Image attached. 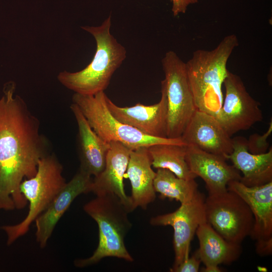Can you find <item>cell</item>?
Masks as SVG:
<instances>
[{
  "label": "cell",
  "instance_id": "obj_13",
  "mask_svg": "<svg viewBox=\"0 0 272 272\" xmlns=\"http://www.w3.org/2000/svg\"><path fill=\"white\" fill-rule=\"evenodd\" d=\"M92 181V176L79 169L47 209L36 219L35 238L40 248L46 246L57 223L74 199L82 194L91 191Z\"/></svg>",
  "mask_w": 272,
  "mask_h": 272
},
{
  "label": "cell",
  "instance_id": "obj_19",
  "mask_svg": "<svg viewBox=\"0 0 272 272\" xmlns=\"http://www.w3.org/2000/svg\"><path fill=\"white\" fill-rule=\"evenodd\" d=\"M152 166L148 147L131 150L126 172L131 185L130 196L134 210L138 207L146 210L156 198V172Z\"/></svg>",
  "mask_w": 272,
  "mask_h": 272
},
{
  "label": "cell",
  "instance_id": "obj_1",
  "mask_svg": "<svg viewBox=\"0 0 272 272\" xmlns=\"http://www.w3.org/2000/svg\"><path fill=\"white\" fill-rule=\"evenodd\" d=\"M15 90L14 82L6 84L0 98V210L7 211L28 205L21 184L36 174L39 161L49 153L38 119Z\"/></svg>",
  "mask_w": 272,
  "mask_h": 272
},
{
  "label": "cell",
  "instance_id": "obj_8",
  "mask_svg": "<svg viewBox=\"0 0 272 272\" xmlns=\"http://www.w3.org/2000/svg\"><path fill=\"white\" fill-rule=\"evenodd\" d=\"M205 206L207 222L225 239L241 244L250 236L254 217L248 205L236 193L228 189L208 194Z\"/></svg>",
  "mask_w": 272,
  "mask_h": 272
},
{
  "label": "cell",
  "instance_id": "obj_18",
  "mask_svg": "<svg viewBox=\"0 0 272 272\" xmlns=\"http://www.w3.org/2000/svg\"><path fill=\"white\" fill-rule=\"evenodd\" d=\"M70 108L78 125L79 169L96 177L105 167L110 143L103 140L93 130L76 104L73 103Z\"/></svg>",
  "mask_w": 272,
  "mask_h": 272
},
{
  "label": "cell",
  "instance_id": "obj_9",
  "mask_svg": "<svg viewBox=\"0 0 272 272\" xmlns=\"http://www.w3.org/2000/svg\"><path fill=\"white\" fill-rule=\"evenodd\" d=\"M223 84L225 98L216 118L230 137L262 121L260 103L248 92L239 76L229 71Z\"/></svg>",
  "mask_w": 272,
  "mask_h": 272
},
{
  "label": "cell",
  "instance_id": "obj_2",
  "mask_svg": "<svg viewBox=\"0 0 272 272\" xmlns=\"http://www.w3.org/2000/svg\"><path fill=\"white\" fill-rule=\"evenodd\" d=\"M239 45L232 34L211 50L198 49L186 62L189 87L196 109L216 117L223 102L222 85L229 70L228 60Z\"/></svg>",
  "mask_w": 272,
  "mask_h": 272
},
{
  "label": "cell",
  "instance_id": "obj_25",
  "mask_svg": "<svg viewBox=\"0 0 272 272\" xmlns=\"http://www.w3.org/2000/svg\"><path fill=\"white\" fill-rule=\"evenodd\" d=\"M172 3V12L174 16L186 12L188 6L196 3L198 0H170Z\"/></svg>",
  "mask_w": 272,
  "mask_h": 272
},
{
  "label": "cell",
  "instance_id": "obj_4",
  "mask_svg": "<svg viewBox=\"0 0 272 272\" xmlns=\"http://www.w3.org/2000/svg\"><path fill=\"white\" fill-rule=\"evenodd\" d=\"M83 209L98 225V244L91 256L76 259L75 266L86 267L107 257L132 262L133 257L126 249L124 242L132 227L128 217L129 212L118 197L113 193L96 195L84 206Z\"/></svg>",
  "mask_w": 272,
  "mask_h": 272
},
{
  "label": "cell",
  "instance_id": "obj_10",
  "mask_svg": "<svg viewBox=\"0 0 272 272\" xmlns=\"http://www.w3.org/2000/svg\"><path fill=\"white\" fill-rule=\"evenodd\" d=\"M203 194L198 190L192 198L175 211L151 218L154 226H171L174 231L173 246L175 254L173 268L189 256L191 240L198 227L207 222Z\"/></svg>",
  "mask_w": 272,
  "mask_h": 272
},
{
  "label": "cell",
  "instance_id": "obj_22",
  "mask_svg": "<svg viewBox=\"0 0 272 272\" xmlns=\"http://www.w3.org/2000/svg\"><path fill=\"white\" fill-rule=\"evenodd\" d=\"M154 188L160 197L175 199L180 203L190 200L198 190L195 179L187 180L176 176L166 169H157L154 180Z\"/></svg>",
  "mask_w": 272,
  "mask_h": 272
},
{
  "label": "cell",
  "instance_id": "obj_15",
  "mask_svg": "<svg viewBox=\"0 0 272 272\" xmlns=\"http://www.w3.org/2000/svg\"><path fill=\"white\" fill-rule=\"evenodd\" d=\"M227 159L219 155L187 145L186 161L191 172L200 177L206 184L208 194H218L228 190V183L240 180V171L228 164Z\"/></svg>",
  "mask_w": 272,
  "mask_h": 272
},
{
  "label": "cell",
  "instance_id": "obj_5",
  "mask_svg": "<svg viewBox=\"0 0 272 272\" xmlns=\"http://www.w3.org/2000/svg\"><path fill=\"white\" fill-rule=\"evenodd\" d=\"M62 171V166L54 154L48 153L39 161L36 174L22 181L20 191L29 203V210L18 224L0 226L6 234L8 245L28 232L31 224L63 188L66 182Z\"/></svg>",
  "mask_w": 272,
  "mask_h": 272
},
{
  "label": "cell",
  "instance_id": "obj_21",
  "mask_svg": "<svg viewBox=\"0 0 272 272\" xmlns=\"http://www.w3.org/2000/svg\"><path fill=\"white\" fill-rule=\"evenodd\" d=\"M187 145L159 144L148 147L152 166L157 169L170 170L176 176L187 179H195L186 161Z\"/></svg>",
  "mask_w": 272,
  "mask_h": 272
},
{
  "label": "cell",
  "instance_id": "obj_23",
  "mask_svg": "<svg viewBox=\"0 0 272 272\" xmlns=\"http://www.w3.org/2000/svg\"><path fill=\"white\" fill-rule=\"evenodd\" d=\"M271 120L267 131L262 135L257 134L251 135L247 140L248 150L253 154H261L267 152L269 144L267 142L268 137L271 133Z\"/></svg>",
  "mask_w": 272,
  "mask_h": 272
},
{
  "label": "cell",
  "instance_id": "obj_17",
  "mask_svg": "<svg viewBox=\"0 0 272 272\" xmlns=\"http://www.w3.org/2000/svg\"><path fill=\"white\" fill-rule=\"evenodd\" d=\"M233 151L225 158L242 173L241 181L247 186H256L272 181V148L264 153L248 150L247 140L238 136L232 139Z\"/></svg>",
  "mask_w": 272,
  "mask_h": 272
},
{
  "label": "cell",
  "instance_id": "obj_16",
  "mask_svg": "<svg viewBox=\"0 0 272 272\" xmlns=\"http://www.w3.org/2000/svg\"><path fill=\"white\" fill-rule=\"evenodd\" d=\"M110 143L105 167L98 175L93 178L91 192L96 195L106 193L116 195L131 213L134 209L130 196L125 192L123 181L131 150L119 142Z\"/></svg>",
  "mask_w": 272,
  "mask_h": 272
},
{
  "label": "cell",
  "instance_id": "obj_11",
  "mask_svg": "<svg viewBox=\"0 0 272 272\" xmlns=\"http://www.w3.org/2000/svg\"><path fill=\"white\" fill-rule=\"evenodd\" d=\"M229 190L246 202L254 217L250 236L256 241V250L261 256L272 252V181L256 186H247L239 180L230 181Z\"/></svg>",
  "mask_w": 272,
  "mask_h": 272
},
{
  "label": "cell",
  "instance_id": "obj_12",
  "mask_svg": "<svg viewBox=\"0 0 272 272\" xmlns=\"http://www.w3.org/2000/svg\"><path fill=\"white\" fill-rule=\"evenodd\" d=\"M106 103L111 114L120 122L132 126L143 133L157 138H167L168 108L164 82H161V97L157 103L145 105L137 103L120 107L106 95Z\"/></svg>",
  "mask_w": 272,
  "mask_h": 272
},
{
  "label": "cell",
  "instance_id": "obj_14",
  "mask_svg": "<svg viewBox=\"0 0 272 272\" xmlns=\"http://www.w3.org/2000/svg\"><path fill=\"white\" fill-rule=\"evenodd\" d=\"M181 138L187 145L224 158L233 151L232 139L217 118L197 109Z\"/></svg>",
  "mask_w": 272,
  "mask_h": 272
},
{
  "label": "cell",
  "instance_id": "obj_7",
  "mask_svg": "<svg viewBox=\"0 0 272 272\" xmlns=\"http://www.w3.org/2000/svg\"><path fill=\"white\" fill-rule=\"evenodd\" d=\"M168 108L167 138H181L197 110L189 87L186 63L173 51L162 59Z\"/></svg>",
  "mask_w": 272,
  "mask_h": 272
},
{
  "label": "cell",
  "instance_id": "obj_20",
  "mask_svg": "<svg viewBox=\"0 0 272 272\" xmlns=\"http://www.w3.org/2000/svg\"><path fill=\"white\" fill-rule=\"evenodd\" d=\"M195 234L199 245L195 253L205 265L230 264L242 253L241 244L226 240L207 222L201 224Z\"/></svg>",
  "mask_w": 272,
  "mask_h": 272
},
{
  "label": "cell",
  "instance_id": "obj_3",
  "mask_svg": "<svg viewBox=\"0 0 272 272\" xmlns=\"http://www.w3.org/2000/svg\"><path fill=\"white\" fill-rule=\"evenodd\" d=\"M111 18L109 16L97 26H85L81 28L91 34L96 43L93 59L83 70L60 72L57 80L75 93L94 95L104 90L111 79L126 56L125 47L110 33Z\"/></svg>",
  "mask_w": 272,
  "mask_h": 272
},
{
  "label": "cell",
  "instance_id": "obj_24",
  "mask_svg": "<svg viewBox=\"0 0 272 272\" xmlns=\"http://www.w3.org/2000/svg\"><path fill=\"white\" fill-rule=\"evenodd\" d=\"M201 261L195 252L191 256L185 258L178 266L170 268L172 272H198L199 271Z\"/></svg>",
  "mask_w": 272,
  "mask_h": 272
},
{
  "label": "cell",
  "instance_id": "obj_6",
  "mask_svg": "<svg viewBox=\"0 0 272 272\" xmlns=\"http://www.w3.org/2000/svg\"><path fill=\"white\" fill-rule=\"evenodd\" d=\"M106 96L102 91L94 95L75 93L72 97L73 103L79 108L92 128L105 141L119 142L131 150L159 144L187 145L181 138L170 139L148 135L120 122L108 109Z\"/></svg>",
  "mask_w": 272,
  "mask_h": 272
},
{
  "label": "cell",
  "instance_id": "obj_26",
  "mask_svg": "<svg viewBox=\"0 0 272 272\" xmlns=\"http://www.w3.org/2000/svg\"><path fill=\"white\" fill-rule=\"evenodd\" d=\"M202 271L204 272H221V269L217 265H205V267L202 268Z\"/></svg>",
  "mask_w": 272,
  "mask_h": 272
}]
</instances>
